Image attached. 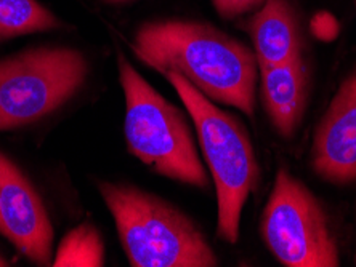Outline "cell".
<instances>
[{"instance_id": "obj_1", "label": "cell", "mask_w": 356, "mask_h": 267, "mask_svg": "<svg viewBox=\"0 0 356 267\" xmlns=\"http://www.w3.org/2000/svg\"><path fill=\"white\" fill-rule=\"evenodd\" d=\"M130 49L151 69L162 76L177 72L211 101L254 119L257 58L216 26L190 19L149 21L137 29Z\"/></svg>"}, {"instance_id": "obj_2", "label": "cell", "mask_w": 356, "mask_h": 267, "mask_svg": "<svg viewBox=\"0 0 356 267\" xmlns=\"http://www.w3.org/2000/svg\"><path fill=\"white\" fill-rule=\"evenodd\" d=\"M98 191L116 223L130 266H218V258L197 224L164 198L118 182H99Z\"/></svg>"}, {"instance_id": "obj_3", "label": "cell", "mask_w": 356, "mask_h": 267, "mask_svg": "<svg viewBox=\"0 0 356 267\" xmlns=\"http://www.w3.org/2000/svg\"><path fill=\"white\" fill-rule=\"evenodd\" d=\"M164 77L175 88L195 122L204 159L213 178L218 203V239L236 243L244 205L260 180L250 136L233 114L217 107L177 72H167Z\"/></svg>"}, {"instance_id": "obj_4", "label": "cell", "mask_w": 356, "mask_h": 267, "mask_svg": "<svg viewBox=\"0 0 356 267\" xmlns=\"http://www.w3.org/2000/svg\"><path fill=\"white\" fill-rule=\"evenodd\" d=\"M118 66L125 98L124 135L129 153L161 176L207 189V171L185 115L159 95L122 53H118Z\"/></svg>"}, {"instance_id": "obj_5", "label": "cell", "mask_w": 356, "mask_h": 267, "mask_svg": "<svg viewBox=\"0 0 356 267\" xmlns=\"http://www.w3.org/2000/svg\"><path fill=\"white\" fill-rule=\"evenodd\" d=\"M88 62L79 50L42 46L0 61V132L35 123L81 90Z\"/></svg>"}, {"instance_id": "obj_6", "label": "cell", "mask_w": 356, "mask_h": 267, "mask_svg": "<svg viewBox=\"0 0 356 267\" xmlns=\"http://www.w3.org/2000/svg\"><path fill=\"white\" fill-rule=\"evenodd\" d=\"M260 230L266 248L282 266H339L337 240L326 210L315 193L286 169L276 173Z\"/></svg>"}, {"instance_id": "obj_7", "label": "cell", "mask_w": 356, "mask_h": 267, "mask_svg": "<svg viewBox=\"0 0 356 267\" xmlns=\"http://www.w3.org/2000/svg\"><path fill=\"white\" fill-rule=\"evenodd\" d=\"M0 235L38 266H51L54 226L38 191L0 153Z\"/></svg>"}, {"instance_id": "obj_8", "label": "cell", "mask_w": 356, "mask_h": 267, "mask_svg": "<svg viewBox=\"0 0 356 267\" xmlns=\"http://www.w3.org/2000/svg\"><path fill=\"white\" fill-rule=\"evenodd\" d=\"M312 166L321 180L334 184L356 181V71L342 82L319 120Z\"/></svg>"}, {"instance_id": "obj_9", "label": "cell", "mask_w": 356, "mask_h": 267, "mask_svg": "<svg viewBox=\"0 0 356 267\" xmlns=\"http://www.w3.org/2000/svg\"><path fill=\"white\" fill-rule=\"evenodd\" d=\"M261 101L282 138H292L305 114L308 71L302 56L276 66L259 67Z\"/></svg>"}, {"instance_id": "obj_10", "label": "cell", "mask_w": 356, "mask_h": 267, "mask_svg": "<svg viewBox=\"0 0 356 267\" xmlns=\"http://www.w3.org/2000/svg\"><path fill=\"white\" fill-rule=\"evenodd\" d=\"M259 67L276 66L302 56L300 21L289 0H265L244 23Z\"/></svg>"}, {"instance_id": "obj_11", "label": "cell", "mask_w": 356, "mask_h": 267, "mask_svg": "<svg viewBox=\"0 0 356 267\" xmlns=\"http://www.w3.org/2000/svg\"><path fill=\"white\" fill-rule=\"evenodd\" d=\"M61 28V21L38 0H0V40Z\"/></svg>"}, {"instance_id": "obj_12", "label": "cell", "mask_w": 356, "mask_h": 267, "mask_svg": "<svg viewBox=\"0 0 356 267\" xmlns=\"http://www.w3.org/2000/svg\"><path fill=\"white\" fill-rule=\"evenodd\" d=\"M103 264V240L90 223L72 229L61 240L54 263H51L55 267H99Z\"/></svg>"}, {"instance_id": "obj_13", "label": "cell", "mask_w": 356, "mask_h": 267, "mask_svg": "<svg viewBox=\"0 0 356 267\" xmlns=\"http://www.w3.org/2000/svg\"><path fill=\"white\" fill-rule=\"evenodd\" d=\"M211 2L223 19H236L257 12L265 0H211Z\"/></svg>"}, {"instance_id": "obj_14", "label": "cell", "mask_w": 356, "mask_h": 267, "mask_svg": "<svg viewBox=\"0 0 356 267\" xmlns=\"http://www.w3.org/2000/svg\"><path fill=\"white\" fill-rule=\"evenodd\" d=\"M313 26H319V28L316 29V33H318V35H321V37L331 39L337 33L336 19H334L332 17H329V15H324V17H319L318 19H315Z\"/></svg>"}, {"instance_id": "obj_15", "label": "cell", "mask_w": 356, "mask_h": 267, "mask_svg": "<svg viewBox=\"0 0 356 267\" xmlns=\"http://www.w3.org/2000/svg\"><path fill=\"white\" fill-rule=\"evenodd\" d=\"M106 3H125V2H132V0H103Z\"/></svg>"}, {"instance_id": "obj_16", "label": "cell", "mask_w": 356, "mask_h": 267, "mask_svg": "<svg viewBox=\"0 0 356 267\" xmlns=\"http://www.w3.org/2000/svg\"><path fill=\"white\" fill-rule=\"evenodd\" d=\"M7 266H10L8 261L5 259V258H2V256H0V267H7Z\"/></svg>"}]
</instances>
